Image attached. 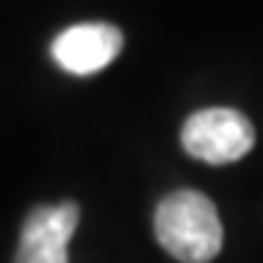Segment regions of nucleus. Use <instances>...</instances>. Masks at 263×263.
Wrapping results in <instances>:
<instances>
[{"mask_svg":"<svg viewBox=\"0 0 263 263\" xmlns=\"http://www.w3.org/2000/svg\"><path fill=\"white\" fill-rule=\"evenodd\" d=\"M155 237L181 263H211L222 249V222L199 190H176L155 208Z\"/></svg>","mask_w":263,"mask_h":263,"instance_id":"obj_1","label":"nucleus"},{"mask_svg":"<svg viewBox=\"0 0 263 263\" xmlns=\"http://www.w3.org/2000/svg\"><path fill=\"white\" fill-rule=\"evenodd\" d=\"M181 146L205 164H231L254 146V126L234 108H202L181 126Z\"/></svg>","mask_w":263,"mask_h":263,"instance_id":"obj_2","label":"nucleus"},{"mask_svg":"<svg viewBox=\"0 0 263 263\" xmlns=\"http://www.w3.org/2000/svg\"><path fill=\"white\" fill-rule=\"evenodd\" d=\"M79 226V205H38L24 219L15 263H70L67 246Z\"/></svg>","mask_w":263,"mask_h":263,"instance_id":"obj_3","label":"nucleus"},{"mask_svg":"<svg viewBox=\"0 0 263 263\" xmlns=\"http://www.w3.org/2000/svg\"><path fill=\"white\" fill-rule=\"evenodd\" d=\"M123 50V32L114 24L91 21L59 32L50 44V56L62 70L76 76H91L108 67Z\"/></svg>","mask_w":263,"mask_h":263,"instance_id":"obj_4","label":"nucleus"}]
</instances>
